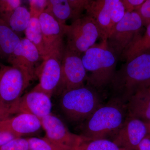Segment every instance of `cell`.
Returning <instances> with one entry per match:
<instances>
[{"label": "cell", "mask_w": 150, "mask_h": 150, "mask_svg": "<svg viewBox=\"0 0 150 150\" xmlns=\"http://www.w3.org/2000/svg\"><path fill=\"white\" fill-rule=\"evenodd\" d=\"M127 117L126 103L111 98L103 104L80 125L79 135L90 141L112 140Z\"/></svg>", "instance_id": "cell-1"}, {"label": "cell", "mask_w": 150, "mask_h": 150, "mask_svg": "<svg viewBox=\"0 0 150 150\" xmlns=\"http://www.w3.org/2000/svg\"><path fill=\"white\" fill-rule=\"evenodd\" d=\"M150 86V53H148L126 62L116 71L109 87L112 98L126 103L136 92Z\"/></svg>", "instance_id": "cell-2"}, {"label": "cell", "mask_w": 150, "mask_h": 150, "mask_svg": "<svg viewBox=\"0 0 150 150\" xmlns=\"http://www.w3.org/2000/svg\"><path fill=\"white\" fill-rule=\"evenodd\" d=\"M81 58L87 73V85L98 92L109 86L116 72L117 56L108 48L106 41L89 48Z\"/></svg>", "instance_id": "cell-3"}, {"label": "cell", "mask_w": 150, "mask_h": 150, "mask_svg": "<svg viewBox=\"0 0 150 150\" xmlns=\"http://www.w3.org/2000/svg\"><path fill=\"white\" fill-rule=\"evenodd\" d=\"M102 104L99 93L87 85L65 92L59 101V109L66 120L79 125Z\"/></svg>", "instance_id": "cell-4"}, {"label": "cell", "mask_w": 150, "mask_h": 150, "mask_svg": "<svg viewBox=\"0 0 150 150\" xmlns=\"http://www.w3.org/2000/svg\"><path fill=\"white\" fill-rule=\"evenodd\" d=\"M33 81L20 69L0 63V121L16 114L20 100Z\"/></svg>", "instance_id": "cell-5"}, {"label": "cell", "mask_w": 150, "mask_h": 150, "mask_svg": "<svg viewBox=\"0 0 150 150\" xmlns=\"http://www.w3.org/2000/svg\"><path fill=\"white\" fill-rule=\"evenodd\" d=\"M66 47L80 56L94 46L100 38L99 29L92 18L88 15L76 20L70 25H63Z\"/></svg>", "instance_id": "cell-6"}, {"label": "cell", "mask_w": 150, "mask_h": 150, "mask_svg": "<svg viewBox=\"0 0 150 150\" xmlns=\"http://www.w3.org/2000/svg\"><path fill=\"white\" fill-rule=\"evenodd\" d=\"M86 11V15L95 22L102 41H106L112 30L126 13L121 0H89Z\"/></svg>", "instance_id": "cell-7"}, {"label": "cell", "mask_w": 150, "mask_h": 150, "mask_svg": "<svg viewBox=\"0 0 150 150\" xmlns=\"http://www.w3.org/2000/svg\"><path fill=\"white\" fill-rule=\"evenodd\" d=\"M144 26L142 18L137 11L126 12L108 38V48L118 59H120L123 52L141 35Z\"/></svg>", "instance_id": "cell-8"}, {"label": "cell", "mask_w": 150, "mask_h": 150, "mask_svg": "<svg viewBox=\"0 0 150 150\" xmlns=\"http://www.w3.org/2000/svg\"><path fill=\"white\" fill-rule=\"evenodd\" d=\"M87 74L80 56L65 47L62 60V74L55 95L60 96L65 92L85 85Z\"/></svg>", "instance_id": "cell-9"}, {"label": "cell", "mask_w": 150, "mask_h": 150, "mask_svg": "<svg viewBox=\"0 0 150 150\" xmlns=\"http://www.w3.org/2000/svg\"><path fill=\"white\" fill-rule=\"evenodd\" d=\"M40 120L46 132L43 138L62 149L74 150L83 143L90 141L70 132L62 120L52 113Z\"/></svg>", "instance_id": "cell-10"}, {"label": "cell", "mask_w": 150, "mask_h": 150, "mask_svg": "<svg viewBox=\"0 0 150 150\" xmlns=\"http://www.w3.org/2000/svg\"><path fill=\"white\" fill-rule=\"evenodd\" d=\"M38 18L43 33L46 58L56 56L62 59L66 47L64 45V25L59 23L54 17L45 11Z\"/></svg>", "instance_id": "cell-11"}, {"label": "cell", "mask_w": 150, "mask_h": 150, "mask_svg": "<svg viewBox=\"0 0 150 150\" xmlns=\"http://www.w3.org/2000/svg\"><path fill=\"white\" fill-rule=\"evenodd\" d=\"M7 60L11 66L20 69L33 80L37 79L36 71L43 61L37 48L25 38H21Z\"/></svg>", "instance_id": "cell-12"}, {"label": "cell", "mask_w": 150, "mask_h": 150, "mask_svg": "<svg viewBox=\"0 0 150 150\" xmlns=\"http://www.w3.org/2000/svg\"><path fill=\"white\" fill-rule=\"evenodd\" d=\"M62 60L56 56L43 59L36 71L39 83L31 90L41 92L51 98L55 94L61 80Z\"/></svg>", "instance_id": "cell-13"}, {"label": "cell", "mask_w": 150, "mask_h": 150, "mask_svg": "<svg viewBox=\"0 0 150 150\" xmlns=\"http://www.w3.org/2000/svg\"><path fill=\"white\" fill-rule=\"evenodd\" d=\"M147 135L146 123L137 118L127 117L122 127L111 141L126 150H135Z\"/></svg>", "instance_id": "cell-14"}, {"label": "cell", "mask_w": 150, "mask_h": 150, "mask_svg": "<svg viewBox=\"0 0 150 150\" xmlns=\"http://www.w3.org/2000/svg\"><path fill=\"white\" fill-rule=\"evenodd\" d=\"M89 0H48L45 11L50 14L59 23L66 24V21H73L81 17Z\"/></svg>", "instance_id": "cell-15"}, {"label": "cell", "mask_w": 150, "mask_h": 150, "mask_svg": "<svg viewBox=\"0 0 150 150\" xmlns=\"http://www.w3.org/2000/svg\"><path fill=\"white\" fill-rule=\"evenodd\" d=\"M51 98L41 92L31 90L21 97L18 105L16 114L27 113L39 119L51 113Z\"/></svg>", "instance_id": "cell-16"}, {"label": "cell", "mask_w": 150, "mask_h": 150, "mask_svg": "<svg viewBox=\"0 0 150 150\" xmlns=\"http://www.w3.org/2000/svg\"><path fill=\"white\" fill-rule=\"evenodd\" d=\"M42 127L40 119L27 113H20L0 121V131H6L16 137L33 134Z\"/></svg>", "instance_id": "cell-17"}, {"label": "cell", "mask_w": 150, "mask_h": 150, "mask_svg": "<svg viewBox=\"0 0 150 150\" xmlns=\"http://www.w3.org/2000/svg\"><path fill=\"white\" fill-rule=\"evenodd\" d=\"M127 117L150 122V92L147 88L139 90L126 103Z\"/></svg>", "instance_id": "cell-18"}, {"label": "cell", "mask_w": 150, "mask_h": 150, "mask_svg": "<svg viewBox=\"0 0 150 150\" xmlns=\"http://www.w3.org/2000/svg\"><path fill=\"white\" fill-rule=\"evenodd\" d=\"M21 39L6 23L0 19V58L8 59Z\"/></svg>", "instance_id": "cell-19"}, {"label": "cell", "mask_w": 150, "mask_h": 150, "mask_svg": "<svg viewBox=\"0 0 150 150\" xmlns=\"http://www.w3.org/2000/svg\"><path fill=\"white\" fill-rule=\"evenodd\" d=\"M148 53H150V24L146 26L144 33L135 39L123 52L120 59L129 62L139 55Z\"/></svg>", "instance_id": "cell-20"}, {"label": "cell", "mask_w": 150, "mask_h": 150, "mask_svg": "<svg viewBox=\"0 0 150 150\" xmlns=\"http://www.w3.org/2000/svg\"><path fill=\"white\" fill-rule=\"evenodd\" d=\"M24 33L25 38L37 48L43 59H45L46 54L43 45V33L38 18L31 17Z\"/></svg>", "instance_id": "cell-21"}, {"label": "cell", "mask_w": 150, "mask_h": 150, "mask_svg": "<svg viewBox=\"0 0 150 150\" xmlns=\"http://www.w3.org/2000/svg\"><path fill=\"white\" fill-rule=\"evenodd\" d=\"M31 18L30 13L27 8L21 6L14 11L9 19L7 24L17 34L24 32Z\"/></svg>", "instance_id": "cell-22"}, {"label": "cell", "mask_w": 150, "mask_h": 150, "mask_svg": "<svg viewBox=\"0 0 150 150\" xmlns=\"http://www.w3.org/2000/svg\"><path fill=\"white\" fill-rule=\"evenodd\" d=\"M74 150H126L110 140L99 139L83 143Z\"/></svg>", "instance_id": "cell-23"}, {"label": "cell", "mask_w": 150, "mask_h": 150, "mask_svg": "<svg viewBox=\"0 0 150 150\" xmlns=\"http://www.w3.org/2000/svg\"><path fill=\"white\" fill-rule=\"evenodd\" d=\"M21 4V0H0V19L7 24L11 15Z\"/></svg>", "instance_id": "cell-24"}, {"label": "cell", "mask_w": 150, "mask_h": 150, "mask_svg": "<svg viewBox=\"0 0 150 150\" xmlns=\"http://www.w3.org/2000/svg\"><path fill=\"white\" fill-rule=\"evenodd\" d=\"M27 139L30 150H64L48 142L44 138L31 137Z\"/></svg>", "instance_id": "cell-25"}, {"label": "cell", "mask_w": 150, "mask_h": 150, "mask_svg": "<svg viewBox=\"0 0 150 150\" xmlns=\"http://www.w3.org/2000/svg\"><path fill=\"white\" fill-rule=\"evenodd\" d=\"M0 150H30L27 139L15 138L0 146Z\"/></svg>", "instance_id": "cell-26"}, {"label": "cell", "mask_w": 150, "mask_h": 150, "mask_svg": "<svg viewBox=\"0 0 150 150\" xmlns=\"http://www.w3.org/2000/svg\"><path fill=\"white\" fill-rule=\"evenodd\" d=\"M28 2L31 17L37 18L45 11L48 5V0H30Z\"/></svg>", "instance_id": "cell-27"}, {"label": "cell", "mask_w": 150, "mask_h": 150, "mask_svg": "<svg viewBox=\"0 0 150 150\" xmlns=\"http://www.w3.org/2000/svg\"><path fill=\"white\" fill-rule=\"evenodd\" d=\"M137 12L141 17L144 26L146 27L150 24V0H145Z\"/></svg>", "instance_id": "cell-28"}, {"label": "cell", "mask_w": 150, "mask_h": 150, "mask_svg": "<svg viewBox=\"0 0 150 150\" xmlns=\"http://www.w3.org/2000/svg\"><path fill=\"white\" fill-rule=\"evenodd\" d=\"M145 0H121L126 12L137 11Z\"/></svg>", "instance_id": "cell-29"}, {"label": "cell", "mask_w": 150, "mask_h": 150, "mask_svg": "<svg viewBox=\"0 0 150 150\" xmlns=\"http://www.w3.org/2000/svg\"><path fill=\"white\" fill-rule=\"evenodd\" d=\"M16 138L19 137H16L9 132L0 131V146Z\"/></svg>", "instance_id": "cell-30"}, {"label": "cell", "mask_w": 150, "mask_h": 150, "mask_svg": "<svg viewBox=\"0 0 150 150\" xmlns=\"http://www.w3.org/2000/svg\"><path fill=\"white\" fill-rule=\"evenodd\" d=\"M135 150H150V137L147 136L143 139Z\"/></svg>", "instance_id": "cell-31"}, {"label": "cell", "mask_w": 150, "mask_h": 150, "mask_svg": "<svg viewBox=\"0 0 150 150\" xmlns=\"http://www.w3.org/2000/svg\"><path fill=\"white\" fill-rule=\"evenodd\" d=\"M146 124L147 127L148 129V137H150V122L148 123H146Z\"/></svg>", "instance_id": "cell-32"}, {"label": "cell", "mask_w": 150, "mask_h": 150, "mask_svg": "<svg viewBox=\"0 0 150 150\" xmlns=\"http://www.w3.org/2000/svg\"><path fill=\"white\" fill-rule=\"evenodd\" d=\"M147 89H148V90H149V91L150 92V86H149L147 88Z\"/></svg>", "instance_id": "cell-33"}]
</instances>
